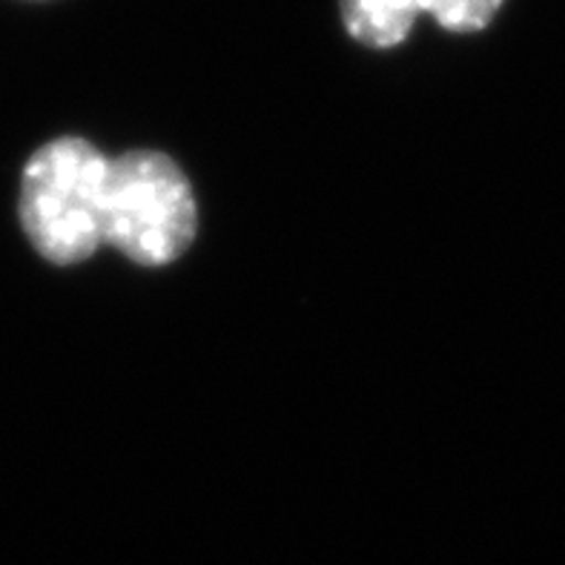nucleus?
<instances>
[{
	"label": "nucleus",
	"mask_w": 565,
	"mask_h": 565,
	"mask_svg": "<svg viewBox=\"0 0 565 565\" xmlns=\"http://www.w3.org/2000/svg\"><path fill=\"white\" fill-rule=\"evenodd\" d=\"M199 233L193 184L167 152L129 150L109 158L104 244L138 267H170Z\"/></svg>",
	"instance_id": "2"
},
{
	"label": "nucleus",
	"mask_w": 565,
	"mask_h": 565,
	"mask_svg": "<svg viewBox=\"0 0 565 565\" xmlns=\"http://www.w3.org/2000/svg\"><path fill=\"white\" fill-rule=\"evenodd\" d=\"M419 14H430L445 32L473 35L494 21L505 0H414Z\"/></svg>",
	"instance_id": "4"
},
{
	"label": "nucleus",
	"mask_w": 565,
	"mask_h": 565,
	"mask_svg": "<svg viewBox=\"0 0 565 565\" xmlns=\"http://www.w3.org/2000/svg\"><path fill=\"white\" fill-rule=\"evenodd\" d=\"M348 35L371 50H394L408 41L419 9L414 0H339Z\"/></svg>",
	"instance_id": "3"
},
{
	"label": "nucleus",
	"mask_w": 565,
	"mask_h": 565,
	"mask_svg": "<svg viewBox=\"0 0 565 565\" xmlns=\"http://www.w3.org/2000/svg\"><path fill=\"white\" fill-rule=\"evenodd\" d=\"M109 158L78 136L43 143L21 175V224L38 256L75 267L104 247Z\"/></svg>",
	"instance_id": "1"
}]
</instances>
